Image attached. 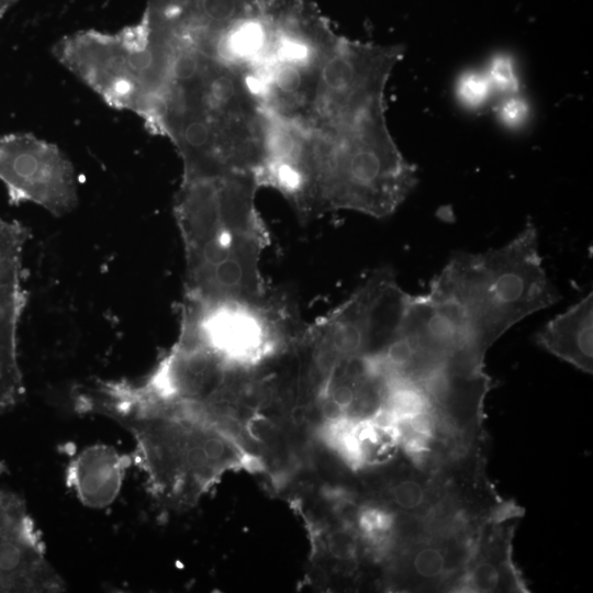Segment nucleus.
Masks as SVG:
<instances>
[{
    "instance_id": "9",
    "label": "nucleus",
    "mask_w": 593,
    "mask_h": 593,
    "mask_svg": "<svg viewBox=\"0 0 593 593\" xmlns=\"http://www.w3.org/2000/svg\"><path fill=\"white\" fill-rule=\"evenodd\" d=\"M66 590L20 495L0 491V593Z\"/></svg>"
},
{
    "instance_id": "4",
    "label": "nucleus",
    "mask_w": 593,
    "mask_h": 593,
    "mask_svg": "<svg viewBox=\"0 0 593 593\" xmlns=\"http://www.w3.org/2000/svg\"><path fill=\"white\" fill-rule=\"evenodd\" d=\"M427 293L452 310L483 354L513 325L560 299L532 222L499 248L452 256Z\"/></svg>"
},
{
    "instance_id": "11",
    "label": "nucleus",
    "mask_w": 593,
    "mask_h": 593,
    "mask_svg": "<svg viewBox=\"0 0 593 593\" xmlns=\"http://www.w3.org/2000/svg\"><path fill=\"white\" fill-rule=\"evenodd\" d=\"M370 495L369 500L401 517L430 521L457 514L449 504L441 473L410 460L382 475Z\"/></svg>"
},
{
    "instance_id": "6",
    "label": "nucleus",
    "mask_w": 593,
    "mask_h": 593,
    "mask_svg": "<svg viewBox=\"0 0 593 593\" xmlns=\"http://www.w3.org/2000/svg\"><path fill=\"white\" fill-rule=\"evenodd\" d=\"M303 327L287 298L272 291L257 301L183 298L180 307L179 331L239 367L253 368L267 361Z\"/></svg>"
},
{
    "instance_id": "14",
    "label": "nucleus",
    "mask_w": 593,
    "mask_h": 593,
    "mask_svg": "<svg viewBox=\"0 0 593 593\" xmlns=\"http://www.w3.org/2000/svg\"><path fill=\"white\" fill-rule=\"evenodd\" d=\"M127 467L126 457L107 445L81 450L68 465L67 485L90 508H104L118 497Z\"/></svg>"
},
{
    "instance_id": "16",
    "label": "nucleus",
    "mask_w": 593,
    "mask_h": 593,
    "mask_svg": "<svg viewBox=\"0 0 593 593\" xmlns=\"http://www.w3.org/2000/svg\"><path fill=\"white\" fill-rule=\"evenodd\" d=\"M27 230L0 217V321L16 305L22 288V254Z\"/></svg>"
},
{
    "instance_id": "2",
    "label": "nucleus",
    "mask_w": 593,
    "mask_h": 593,
    "mask_svg": "<svg viewBox=\"0 0 593 593\" xmlns=\"http://www.w3.org/2000/svg\"><path fill=\"white\" fill-rule=\"evenodd\" d=\"M75 407L107 416L133 437L152 496L171 510L194 506L230 471H267L226 428L190 412L145 401L124 381H96L74 393Z\"/></svg>"
},
{
    "instance_id": "19",
    "label": "nucleus",
    "mask_w": 593,
    "mask_h": 593,
    "mask_svg": "<svg viewBox=\"0 0 593 593\" xmlns=\"http://www.w3.org/2000/svg\"><path fill=\"white\" fill-rule=\"evenodd\" d=\"M501 110L502 119L507 123L519 122L526 112L524 103L515 99L508 100Z\"/></svg>"
},
{
    "instance_id": "8",
    "label": "nucleus",
    "mask_w": 593,
    "mask_h": 593,
    "mask_svg": "<svg viewBox=\"0 0 593 593\" xmlns=\"http://www.w3.org/2000/svg\"><path fill=\"white\" fill-rule=\"evenodd\" d=\"M0 180L14 203L32 202L55 216L78 203L75 169L55 145L30 134L0 137Z\"/></svg>"
},
{
    "instance_id": "10",
    "label": "nucleus",
    "mask_w": 593,
    "mask_h": 593,
    "mask_svg": "<svg viewBox=\"0 0 593 593\" xmlns=\"http://www.w3.org/2000/svg\"><path fill=\"white\" fill-rule=\"evenodd\" d=\"M521 515L486 519L478 530L472 556L456 592H529L513 560V537Z\"/></svg>"
},
{
    "instance_id": "15",
    "label": "nucleus",
    "mask_w": 593,
    "mask_h": 593,
    "mask_svg": "<svg viewBox=\"0 0 593 593\" xmlns=\"http://www.w3.org/2000/svg\"><path fill=\"white\" fill-rule=\"evenodd\" d=\"M536 342L556 357L592 373L593 296L589 293L566 312L550 320L536 335Z\"/></svg>"
},
{
    "instance_id": "7",
    "label": "nucleus",
    "mask_w": 593,
    "mask_h": 593,
    "mask_svg": "<svg viewBox=\"0 0 593 593\" xmlns=\"http://www.w3.org/2000/svg\"><path fill=\"white\" fill-rule=\"evenodd\" d=\"M480 525L460 515L428 521L423 532L398 542L383 561L385 588L400 592H456Z\"/></svg>"
},
{
    "instance_id": "18",
    "label": "nucleus",
    "mask_w": 593,
    "mask_h": 593,
    "mask_svg": "<svg viewBox=\"0 0 593 593\" xmlns=\"http://www.w3.org/2000/svg\"><path fill=\"white\" fill-rule=\"evenodd\" d=\"M488 78L493 88L503 92H515L517 79L511 60L506 57H497L491 61Z\"/></svg>"
},
{
    "instance_id": "3",
    "label": "nucleus",
    "mask_w": 593,
    "mask_h": 593,
    "mask_svg": "<svg viewBox=\"0 0 593 593\" xmlns=\"http://www.w3.org/2000/svg\"><path fill=\"white\" fill-rule=\"evenodd\" d=\"M254 175L182 179L174 213L183 243V298L198 301L266 298L261 272L270 234L256 204Z\"/></svg>"
},
{
    "instance_id": "17",
    "label": "nucleus",
    "mask_w": 593,
    "mask_h": 593,
    "mask_svg": "<svg viewBox=\"0 0 593 593\" xmlns=\"http://www.w3.org/2000/svg\"><path fill=\"white\" fill-rule=\"evenodd\" d=\"M491 90L492 86L488 76L478 72L465 75L458 85L459 97L470 107L483 104Z\"/></svg>"
},
{
    "instance_id": "5",
    "label": "nucleus",
    "mask_w": 593,
    "mask_h": 593,
    "mask_svg": "<svg viewBox=\"0 0 593 593\" xmlns=\"http://www.w3.org/2000/svg\"><path fill=\"white\" fill-rule=\"evenodd\" d=\"M54 55L110 105L145 120L166 83L170 46L141 21L116 33L83 31L66 36Z\"/></svg>"
},
{
    "instance_id": "1",
    "label": "nucleus",
    "mask_w": 593,
    "mask_h": 593,
    "mask_svg": "<svg viewBox=\"0 0 593 593\" xmlns=\"http://www.w3.org/2000/svg\"><path fill=\"white\" fill-rule=\"evenodd\" d=\"M259 183L280 192L304 222L336 211L383 219L410 195L417 175L392 136L353 138L273 121Z\"/></svg>"
},
{
    "instance_id": "13",
    "label": "nucleus",
    "mask_w": 593,
    "mask_h": 593,
    "mask_svg": "<svg viewBox=\"0 0 593 593\" xmlns=\"http://www.w3.org/2000/svg\"><path fill=\"white\" fill-rule=\"evenodd\" d=\"M303 517L312 547L313 568L326 582L354 583L365 561H371L353 523L332 513L331 518Z\"/></svg>"
},
{
    "instance_id": "12",
    "label": "nucleus",
    "mask_w": 593,
    "mask_h": 593,
    "mask_svg": "<svg viewBox=\"0 0 593 593\" xmlns=\"http://www.w3.org/2000/svg\"><path fill=\"white\" fill-rule=\"evenodd\" d=\"M317 434L355 471L383 468L401 451L396 426L382 414L323 424L317 427Z\"/></svg>"
}]
</instances>
